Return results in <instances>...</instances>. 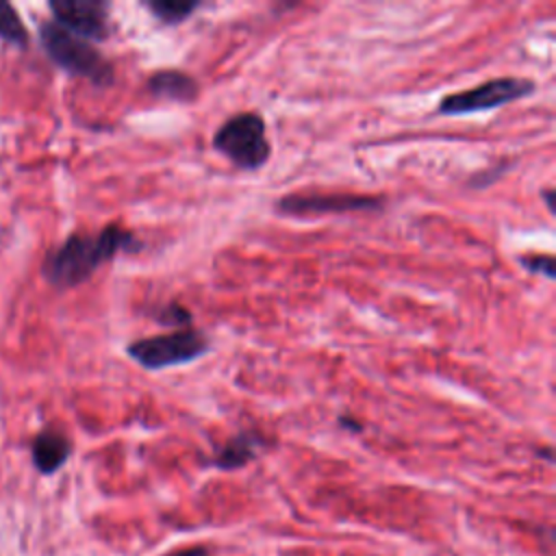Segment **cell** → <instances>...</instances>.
Wrapping results in <instances>:
<instances>
[{"label":"cell","mask_w":556,"mask_h":556,"mask_svg":"<svg viewBox=\"0 0 556 556\" xmlns=\"http://www.w3.org/2000/svg\"><path fill=\"white\" fill-rule=\"evenodd\" d=\"M128 356L143 369H167L176 365L191 363L208 352V339L195 328L169 330L163 334H152L135 339L126 348Z\"/></svg>","instance_id":"obj_4"},{"label":"cell","mask_w":556,"mask_h":556,"mask_svg":"<svg viewBox=\"0 0 556 556\" xmlns=\"http://www.w3.org/2000/svg\"><path fill=\"white\" fill-rule=\"evenodd\" d=\"M48 9L54 22L80 39L102 41L109 37V4L100 0H52Z\"/></svg>","instance_id":"obj_7"},{"label":"cell","mask_w":556,"mask_h":556,"mask_svg":"<svg viewBox=\"0 0 556 556\" xmlns=\"http://www.w3.org/2000/svg\"><path fill=\"white\" fill-rule=\"evenodd\" d=\"M148 91L161 100L191 104L198 98L200 87H198V80L193 76H189L187 72L165 67V70H156L150 74Z\"/></svg>","instance_id":"obj_8"},{"label":"cell","mask_w":556,"mask_h":556,"mask_svg":"<svg viewBox=\"0 0 556 556\" xmlns=\"http://www.w3.org/2000/svg\"><path fill=\"white\" fill-rule=\"evenodd\" d=\"M339 424H341V426H345V428H352V430H361V424L352 421L348 415H341V417H339Z\"/></svg>","instance_id":"obj_18"},{"label":"cell","mask_w":556,"mask_h":556,"mask_svg":"<svg viewBox=\"0 0 556 556\" xmlns=\"http://www.w3.org/2000/svg\"><path fill=\"white\" fill-rule=\"evenodd\" d=\"M536 91V83L523 76H500L484 80L476 87L454 91L441 98L437 113L439 115H471L480 111L500 109L515 100H523Z\"/></svg>","instance_id":"obj_5"},{"label":"cell","mask_w":556,"mask_h":556,"mask_svg":"<svg viewBox=\"0 0 556 556\" xmlns=\"http://www.w3.org/2000/svg\"><path fill=\"white\" fill-rule=\"evenodd\" d=\"M261 443L258 437H252L248 432L237 434L235 439H230L215 458V465L222 469H232V467H241L245 465L252 456H254V447Z\"/></svg>","instance_id":"obj_10"},{"label":"cell","mask_w":556,"mask_h":556,"mask_svg":"<svg viewBox=\"0 0 556 556\" xmlns=\"http://www.w3.org/2000/svg\"><path fill=\"white\" fill-rule=\"evenodd\" d=\"M146 7L159 22L174 26L189 20L200 9V2L198 0H148Z\"/></svg>","instance_id":"obj_11"},{"label":"cell","mask_w":556,"mask_h":556,"mask_svg":"<svg viewBox=\"0 0 556 556\" xmlns=\"http://www.w3.org/2000/svg\"><path fill=\"white\" fill-rule=\"evenodd\" d=\"M0 39L13 46H26L28 30L17 13V9L9 2H0Z\"/></svg>","instance_id":"obj_12"},{"label":"cell","mask_w":556,"mask_h":556,"mask_svg":"<svg viewBox=\"0 0 556 556\" xmlns=\"http://www.w3.org/2000/svg\"><path fill=\"white\" fill-rule=\"evenodd\" d=\"M506 169H508V163H497L495 167H491V169H484V172L476 174V176L469 180V185H471V187H476V189H484L486 185L495 182V180H497Z\"/></svg>","instance_id":"obj_15"},{"label":"cell","mask_w":556,"mask_h":556,"mask_svg":"<svg viewBox=\"0 0 556 556\" xmlns=\"http://www.w3.org/2000/svg\"><path fill=\"white\" fill-rule=\"evenodd\" d=\"M167 556H208L206 549L202 547H189V549H180V552H172Z\"/></svg>","instance_id":"obj_16"},{"label":"cell","mask_w":556,"mask_h":556,"mask_svg":"<svg viewBox=\"0 0 556 556\" xmlns=\"http://www.w3.org/2000/svg\"><path fill=\"white\" fill-rule=\"evenodd\" d=\"M554 193H556V191H552V189H545V191H543V200H545L549 213H554V208H556V206H554Z\"/></svg>","instance_id":"obj_17"},{"label":"cell","mask_w":556,"mask_h":556,"mask_svg":"<svg viewBox=\"0 0 556 556\" xmlns=\"http://www.w3.org/2000/svg\"><path fill=\"white\" fill-rule=\"evenodd\" d=\"M213 148L243 172L261 169L271 154L265 119L252 111L224 119L213 135Z\"/></svg>","instance_id":"obj_3"},{"label":"cell","mask_w":556,"mask_h":556,"mask_svg":"<svg viewBox=\"0 0 556 556\" xmlns=\"http://www.w3.org/2000/svg\"><path fill=\"white\" fill-rule=\"evenodd\" d=\"M72 443L59 430H41L33 441V463L41 473H54L70 458Z\"/></svg>","instance_id":"obj_9"},{"label":"cell","mask_w":556,"mask_h":556,"mask_svg":"<svg viewBox=\"0 0 556 556\" xmlns=\"http://www.w3.org/2000/svg\"><path fill=\"white\" fill-rule=\"evenodd\" d=\"M39 39L46 54L65 72L87 78L98 87H109L113 83V65L87 39L65 30L54 20L39 26Z\"/></svg>","instance_id":"obj_2"},{"label":"cell","mask_w":556,"mask_h":556,"mask_svg":"<svg viewBox=\"0 0 556 556\" xmlns=\"http://www.w3.org/2000/svg\"><path fill=\"white\" fill-rule=\"evenodd\" d=\"M519 263L532 271V274H543L545 278H556V267H554V258L549 254H539V256H521Z\"/></svg>","instance_id":"obj_14"},{"label":"cell","mask_w":556,"mask_h":556,"mask_svg":"<svg viewBox=\"0 0 556 556\" xmlns=\"http://www.w3.org/2000/svg\"><path fill=\"white\" fill-rule=\"evenodd\" d=\"M139 248L141 241L117 224H109L96 235L74 232L46 256L43 276L50 285L70 289L91 278L100 265L119 252H137Z\"/></svg>","instance_id":"obj_1"},{"label":"cell","mask_w":556,"mask_h":556,"mask_svg":"<svg viewBox=\"0 0 556 556\" xmlns=\"http://www.w3.org/2000/svg\"><path fill=\"white\" fill-rule=\"evenodd\" d=\"M384 200L380 195L363 193H287L276 202L280 215L306 217V215H339V213H378L382 211Z\"/></svg>","instance_id":"obj_6"},{"label":"cell","mask_w":556,"mask_h":556,"mask_svg":"<svg viewBox=\"0 0 556 556\" xmlns=\"http://www.w3.org/2000/svg\"><path fill=\"white\" fill-rule=\"evenodd\" d=\"M152 317L161 324V326H167V328H174V330H180V328H189L191 321H193V315L187 306H182L178 300H172L163 306H159Z\"/></svg>","instance_id":"obj_13"}]
</instances>
